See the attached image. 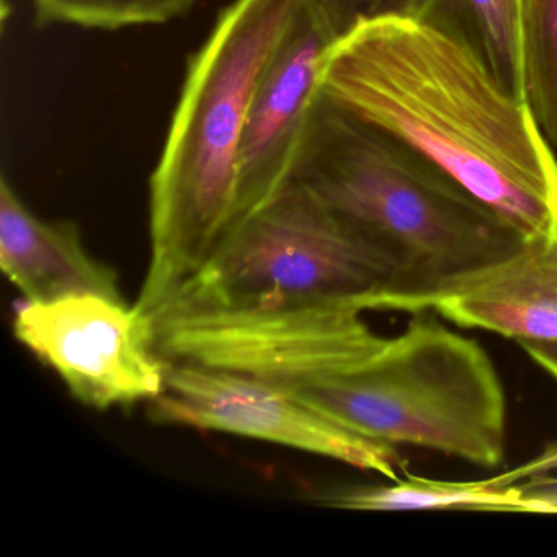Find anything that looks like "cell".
<instances>
[{"label": "cell", "instance_id": "ba28073f", "mask_svg": "<svg viewBox=\"0 0 557 557\" xmlns=\"http://www.w3.org/2000/svg\"><path fill=\"white\" fill-rule=\"evenodd\" d=\"M338 38L314 0H299L250 102L240 152V226L292 184Z\"/></svg>", "mask_w": 557, "mask_h": 557}, {"label": "cell", "instance_id": "8fae6325", "mask_svg": "<svg viewBox=\"0 0 557 557\" xmlns=\"http://www.w3.org/2000/svg\"><path fill=\"white\" fill-rule=\"evenodd\" d=\"M412 18L458 41L524 102L521 0H423Z\"/></svg>", "mask_w": 557, "mask_h": 557}, {"label": "cell", "instance_id": "9c48e42d", "mask_svg": "<svg viewBox=\"0 0 557 557\" xmlns=\"http://www.w3.org/2000/svg\"><path fill=\"white\" fill-rule=\"evenodd\" d=\"M0 265L27 302L84 293L123 298L115 270L87 250L79 227L37 216L5 177L0 182Z\"/></svg>", "mask_w": 557, "mask_h": 557}, {"label": "cell", "instance_id": "4fadbf2b", "mask_svg": "<svg viewBox=\"0 0 557 557\" xmlns=\"http://www.w3.org/2000/svg\"><path fill=\"white\" fill-rule=\"evenodd\" d=\"M524 103L557 151V0H521Z\"/></svg>", "mask_w": 557, "mask_h": 557}, {"label": "cell", "instance_id": "7a4b0ae2", "mask_svg": "<svg viewBox=\"0 0 557 557\" xmlns=\"http://www.w3.org/2000/svg\"><path fill=\"white\" fill-rule=\"evenodd\" d=\"M299 0H234L191 57L149 181V265L136 308L154 315L240 227V152L257 83Z\"/></svg>", "mask_w": 557, "mask_h": 557}, {"label": "cell", "instance_id": "8992f818", "mask_svg": "<svg viewBox=\"0 0 557 557\" xmlns=\"http://www.w3.org/2000/svg\"><path fill=\"white\" fill-rule=\"evenodd\" d=\"M14 332L94 409L151 403L164 393L169 361L156 347L154 319L123 298L84 293L27 302Z\"/></svg>", "mask_w": 557, "mask_h": 557}, {"label": "cell", "instance_id": "ac0fdd59", "mask_svg": "<svg viewBox=\"0 0 557 557\" xmlns=\"http://www.w3.org/2000/svg\"><path fill=\"white\" fill-rule=\"evenodd\" d=\"M524 354L557 380V341H518Z\"/></svg>", "mask_w": 557, "mask_h": 557}, {"label": "cell", "instance_id": "52a82bcc", "mask_svg": "<svg viewBox=\"0 0 557 557\" xmlns=\"http://www.w3.org/2000/svg\"><path fill=\"white\" fill-rule=\"evenodd\" d=\"M149 419L275 443L393 482L404 471L396 446L351 432L286 391L237 371L171 361L164 393L149 403Z\"/></svg>", "mask_w": 557, "mask_h": 557}, {"label": "cell", "instance_id": "5bb4252c", "mask_svg": "<svg viewBox=\"0 0 557 557\" xmlns=\"http://www.w3.org/2000/svg\"><path fill=\"white\" fill-rule=\"evenodd\" d=\"M200 0H32L38 24L87 30L162 25L187 15Z\"/></svg>", "mask_w": 557, "mask_h": 557}, {"label": "cell", "instance_id": "2e32d148", "mask_svg": "<svg viewBox=\"0 0 557 557\" xmlns=\"http://www.w3.org/2000/svg\"><path fill=\"white\" fill-rule=\"evenodd\" d=\"M554 471H557V443L546 446L540 455L534 456L530 461L523 462L504 474L491 478V481L497 485H511L541 478V475H547Z\"/></svg>", "mask_w": 557, "mask_h": 557}, {"label": "cell", "instance_id": "e0dca14e", "mask_svg": "<svg viewBox=\"0 0 557 557\" xmlns=\"http://www.w3.org/2000/svg\"><path fill=\"white\" fill-rule=\"evenodd\" d=\"M521 485L533 502V513H557V479L543 475L524 481Z\"/></svg>", "mask_w": 557, "mask_h": 557}, {"label": "cell", "instance_id": "7c38bea8", "mask_svg": "<svg viewBox=\"0 0 557 557\" xmlns=\"http://www.w3.org/2000/svg\"><path fill=\"white\" fill-rule=\"evenodd\" d=\"M329 507L344 510H475L533 513V502L518 482L497 485L491 479L472 482L433 481L407 475L391 485L350 488L325 497Z\"/></svg>", "mask_w": 557, "mask_h": 557}, {"label": "cell", "instance_id": "9a60e30c", "mask_svg": "<svg viewBox=\"0 0 557 557\" xmlns=\"http://www.w3.org/2000/svg\"><path fill=\"white\" fill-rule=\"evenodd\" d=\"M338 37L363 22L387 17H410L423 0H314Z\"/></svg>", "mask_w": 557, "mask_h": 557}, {"label": "cell", "instance_id": "30bf717a", "mask_svg": "<svg viewBox=\"0 0 557 557\" xmlns=\"http://www.w3.org/2000/svg\"><path fill=\"white\" fill-rule=\"evenodd\" d=\"M429 309L461 327L517 342L557 341V239L528 243L517 256L433 299Z\"/></svg>", "mask_w": 557, "mask_h": 557}, {"label": "cell", "instance_id": "5b68a950", "mask_svg": "<svg viewBox=\"0 0 557 557\" xmlns=\"http://www.w3.org/2000/svg\"><path fill=\"white\" fill-rule=\"evenodd\" d=\"M391 286L373 249L311 191L289 184L152 319L315 306L381 311Z\"/></svg>", "mask_w": 557, "mask_h": 557}, {"label": "cell", "instance_id": "6da1fadb", "mask_svg": "<svg viewBox=\"0 0 557 557\" xmlns=\"http://www.w3.org/2000/svg\"><path fill=\"white\" fill-rule=\"evenodd\" d=\"M322 96L528 243L557 239L553 148L527 103L448 35L410 17L363 22L332 47Z\"/></svg>", "mask_w": 557, "mask_h": 557}, {"label": "cell", "instance_id": "3957f363", "mask_svg": "<svg viewBox=\"0 0 557 557\" xmlns=\"http://www.w3.org/2000/svg\"><path fill=\"white\" fill-rule=\"evenodd\" d=\"M292 184L341 216L391 273L381 311L420 312L528 240L322 96Z\"/></svg>", "mask_w": 557, "mask_h": 557}, {"label": "cell", "instance_id": "277c9868", "mask_svg": "<svg viewBox=\"0 0 557 557\" xmlns=\"http://www.w3.org/2000/svg\"><path fill=\"white\" fill-rule=\"evenodd\" d=\"M367 360L298 399L386 445L432 449L481 468L505 458L507 400L487 351L416 312Z\"/></svg>", "mask_w": 557, "mask_h": 557}]
</instances>
